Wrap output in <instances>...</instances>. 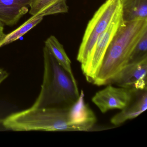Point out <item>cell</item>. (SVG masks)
Segmentation results:
<instances>
[{"mask_svg":"<svg viewBox=\"0 0 147 147\" xmlns=\"http://www.w3.org/2000/svg\"><path fill=\"white\" fill-rule=\"evenodd\" d=\"M123 22L147 19V0H119Z\"/></svg>","mask_w":147,"mask_h":147,"instance_id":"cell-11","label":"cell"},{"mask_svg":"<svg viewBox=\"0 0 147 147\" xmlns=\"http://www.w3.org/2000/svg\"><path fill=\"white\" fill-rule=\"evenodd\" d=\"M43 19V17L41 16H32L18 29L9 34L6 35L4 39L0 42V48L18 40L39 24L42 20Z\"/></svg>","mask_w":147,"mask_h":147,"instance_id":"cell-13","label":"cell"},{"mask_svg":"<svg viewBox=\"0 0 147 147\" xmlns=\"http://www.w3.org/2000/svg\"><path fill=\"white\" fill-rule=\"evenodd\" d=\"M2 123L6 129L15 131H79L69 108L31 107L7 116Z\"/></svg>","mask_w":147,"mask_h":147,"instance_id":"cell-3","label":"cell"},{"mask_svg":"<svg viewBox=\"0 0 147 147\" xmlns=\"http://www.w3.org/2000/svg\"><path fill=\"white\" fill-rule=\"evenodd\" d=\"M44 74L38 97L31 107L68 109L79 98L76 79L62 67L52 53L43 49Z\"/></svg>","mask_w":147,"mask_h":147,"instance_id":"cell-1","label":"cell"},{"mask_svg":"<svg viewBox=\"0 0 147 147\" xmlns=\"http://www.w3.org/2000/svg\"><path fill=\"white\" fill-rule=\"evenodd\" d=\"M45 46L52 53L59 64L70 75L76 79L71 67V62L63 48L62 45L54 36H51L45 42Z\"/></svg>","mask_w":147,"mask_h":147,"instance_id":"cell-12","label":"cell"},{"mask_svg":"<svg viewBox=\"0 0 147 147\" xmlns=\"http://www.w3.org/2000/svg\"><path fill=\"white\" fill-rule=\"evenodd\" d=\"M4 24L0 22V42L4 39L6 36L4 32Z\"/></svg>","mask_w":147,"mask_h":147,"instance_id":"cell-16","label":"cell"},{"mask_svg":"<svg viewBox=\"0 0 147 147\" xmlns=\"http://www.w3.org/2000/svg\"><path fill=\"white\" fill-rule=\"evenodd\" d=\"M123 23L121 7L117 11L106 30L94 45L85 67L82 69L88 82L93 83L107 50L120 25Z\"/></svg>","mask_w":147,"mask_h":147,"instance_id":"cell-5","label":"cell"},{"mask_svg":"<svg viewBox=\"0 0 147 147\" xmlns=\"http://www.w3.org/2000/svg\"><path fill=\"white\" fill-rule=\"evenodd\" d=\"M147 59L126 64L111 82L119 87L136 90L147 89Z\"/></svg>","mask_w":147,"mask_h":147,"instance_id":"cell-7","label":"cell"},{"mask_svg":"<svg viewBox=\"0 0 147 147\" xmlns=\"http://www.w3.org/2000/svg\"><path fill=\"white\" fill-rule=\"evenodd\" d=\"M32 0H0V22L13 26L29 11Z\"/></svg>","mask_w":147,"mask_h":147,"instance_id":"cell-8","label":"cell"},{"mask_svg":"<svg viewBox=\"0 0 147 147\" xmlns=\"http://www.w3.org/2000/svg\"><path fill=\"white\" fill-rule=\"evenodd\" d=\"M146 59H147V32L144 33L134 48L128 63L138 62Z\"/></svg>","mask_w":147,"mask_h":147,"instance_id":"cell-14","label":"cell"},{"mask_svg":"<svg viewBox=\"0 0 147 147\" xmlns=\"http://www.w3.org/2000/svg\"><path fill=\"white\" fill-rule=\"evenodd\" d=\"M147 32V19L123 23L111 41L93 84L107 85L128 63L131 52Z\"/></svg>","mask_w":147,"mask_h":147,"instance_id":"cell-2","label":"cell"},{"mask_svg":"<svg viewBox=\"0 0 147 147\" xmlns=\"http://www.w3.org/2000/svg\"><path fill=\"white\" fill-rule=\"evenodd\" d=\"M67 0H32L30 5V13L32 16L44 17L68 11Z\"/></svg>","mask_w":147,"mask_h":147,"instance_id":"cell-10","label":"cell"},{"mask_svg":"<svg viewBox=\"0 0 147 147\" xmlns=\"http://www.w3.org/2000/svg\"><path fill=\"white\" fill-rule=\"evenodd\" d=\"M97 92L92 101L102 113L113 109L122 110L132 100L139 90L123 87H115L111 84Z\"/></svg>","mask_w":147,"mask_h":147,"instance_id":"cell-6","label":"cell"},{"mask_svg":"<svg viewBox=\"0 0 147 147\" xmlns=\"http://www.w3.org/2000/svg\"><path fill=\"white\" fill-rule=\"evenodd\" d=\"M147 108V89L138 91L129 104L111 118V123L113 125H119L138 117Z\"/></svg>","mask_w":147,"mask_h":147,"instance_id":"cell-9","label":"cell"},{"mask_svg":"<svg viewBox=\"0 0 147 147\" xmlns=\"http://www.w3.org/2000/svg\"><path fill=\"white\" fill-rule=\"evenodd\" d=\"M120 6L119 0H107L88 22L77 56L82 69L85 67L99 37L106 30Z\"/></svg>","mask_w":147,"mask_h":147,"instance_id":"cell-4","label":"cell"},{"mask_svg":"<svg viewBox=\"0 0 147 147\" xmlns=\"http://www.w3.org/2000/svg\"><path fill=\"white\" fill-rule=\"evenodd\" d=\"M8 76V74L6 71L0 68V84L5 80Z\"/></svg>","mask_w":147,"mask_h":147,"instance_id":"cell-15","label":"cell"}]
</instances>
